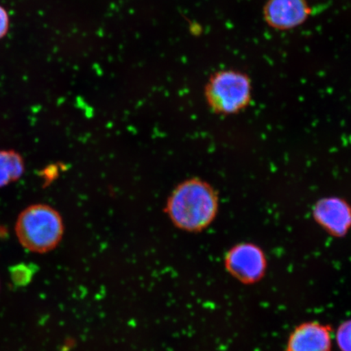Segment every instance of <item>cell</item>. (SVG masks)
Returning <instances> with one entry per match:
<instances>
[{
    "label": "cell",
    "instance_id": "6da1fadb",
    "mask_svg": "<svg viewBox=\"0 0 351 351\" xmlns=\"http://www.w3.org/2000/svg\"><path fill=\"white\" fill-rule=\"evenodd\" d=\"M166 210L175 226L188 232H199L216 217L218 197L208 183L193 178L175 189Z\"/></svg>",
    "mask_w": 351,
    "mask_h": 351
},
{
    "label": "cell",
    "instance_id": "7a4b0ae2",
    "mask_svg": "<svg viewBox=\"0 0 351 351\" xmlns=\"http://www.w3.org/2000/svg\"><path fill=\"white\" fill-rule=\"evenodd\" d=\"M64 231L63 219L58 210L44 204L29 205L22 210L15 223L20 244L38 254L54 250L62 239Z\"/></svg>",
    "mask_w": 351,
    "mask_h": 351
},
{
    "label": "cell",
    "instance_id": "3957f363",
    "mask_svg": "<svg viewBox=\"0 0 351 351\" xmlns=\"http://www.w3.org/2000/svg\"><path fill=\"white\" fill-rule=\"evenodd\" d=\"M205 97L214 112L234 114L244 109L252 98V82L247 74L234 69L215 73L205 87Z\"/></svg>",
    "mask_w": 351,
    "mask_h": 351
},
{
    "label": "cell",
    "instance_id": "277c9868",
    "mask_svg": "<svg viewBox=\"0 0 351 351\" xmlns=\"http://www.w3.org/2000/svg\"><path fill=\"white\" fill-rule=\"evenodd\" d=\"M226 267L228 271L241 282L253 284L265 274L266 257L257 245L241 243L227 253Z\"/></svg>",
    "mask_w": 351,
    "mask_h": 351
},
{
    "label": "cell",
    "instance_id": "5b68a950",
    "mask_svg": "<svg viewBox=\"0 0 351 351\" xmlns=\"http://www.w3.org/2000/svg\"><path fill=\"white\" fill-rule=\"evenodd\" d=\"M311 14L306 0H267L263 8L267 24L279 30H288L304 24Z\"/></svg>",
    "mask_w": 351,
    "mask_h": 351
},
{
    "label": "cell",
    "instance_id": "8992f818",
    "mask_svg": "<svg viewBox=\"0 0 351 351\" xmlns=\"http://www.w3.org/2000/svg\"><path fill=\"white\" fill-rule=\"evenodd\" d=\"M314 217L329 234L343 236L351 228V208L339 197H327L318 202L313 210Z\"/></svg>",
    "mask_w": 351,
    "mask_h": 351
},
{
    "label": "cell",
    "instance_id": "52a82bcc",
    "mask_svg": "<svg viewBox=\"0 0 351 351\" xmlns=\"http://www.w3.org/2000/svg\"><path fill=\"white\" fill-rule=\"evenodd\" d=\"M331 328L324 324L309 322L293 331L285 351H331Z\"/></svg>",
    "mask_w": 351,
    "mask_h": 351
},
{
    "label": "cell",
    "instance_id": "ba28073f",
    "mask_svg": "<svg viewBox=\"0 0 351 351\" xmlns=\"http://www.w3.org/2000/svg\"><path fill=\"white\" fill-rule=\"evenodd\" d=\"M25 172V162L19 152L13 149L0 150V189L19 181Z\"/></svg>",
    "mask_w": 351,
    "mask_h": 351
},
{
    "label": "cell",
    "instance_id": "9c48e42d",
    "mask_svg": "<svg viewBox=\"0 0 351 351\" xmlns=\"http://www.w3.org/2000/svg\"><path fill=\"white\" fill-rule=\"evenodd\" d=\"M337 341L341 351H351V319L337 329Z\"/></svg>",
    "mask_w": 351,
    "mask_h": 351
},
{
    "label": "cell",
    "instance_id": "30bf717a",
    "mask_svg": "<svg viewBox=\"0 0 351 351\" xmlns=\"http://www.w3.org/2000/svg\"><path fill=\"white\" fill-rule=\"evenodd\" d=\"M10 16L5 8L0 5V39L8 34L10 29Z\"/></svg>",
    "mask_w": 351,
    "mask_h": 351
}]
</instances>
